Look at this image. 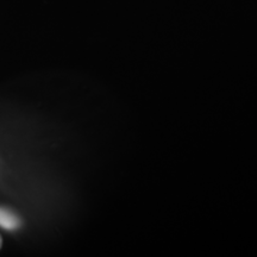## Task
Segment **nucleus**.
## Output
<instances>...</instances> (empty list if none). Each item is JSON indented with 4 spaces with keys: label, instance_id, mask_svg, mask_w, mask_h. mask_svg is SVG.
I'll list each match as a JSON object with an SVG mask.
<instances>
[{
    "label": "nucleus",
    "instance_id": "nucleus-1",
    "mask_svg": "<svg viewBox=\"0 0 257 257\" xmlns=\"http://www.w3.org/2000/svg\"><path fill=\"white\" fill-rule=\"evenodd\" d=\"M22 226V219L10 208L0 206V227L8 231H16Z\"/></svg>",
    "mask_w": 257,
    "mask_h": 257
},
{
    "label": "nucleus",
    "instance_id": "nucleus-2",
    "mask_svg": "<svg viewBox=\"0 0 257 257\" xmlns=\"http://www.w3.org/2000/svg\"><path fill=\"white\" fill-rule=\"evenodd\" d=\"M2 245H3V238L2 236H0V249H2Z\"/></svg>",
    "mask_w": 257,
    "mask_h": 257
}]
</instances>
